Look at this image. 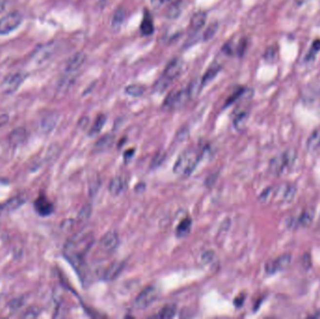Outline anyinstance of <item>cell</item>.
Wrapping results in <instances>:
<instances>
[{
  "mask_svg": "<svg viewBox=\"0 0 320 319\" xmlns=\"http://www.w3.org/2000/svg\"><path fill=\"white\" fill-rule=\"evenodd\" d=\"M94 241L95 237L92 231L80 230L67 241L64 247V255L73 266L80 267Z\"/></svg>",
  "mask_w": 320,
  "mask_h": 319,
  "instance_id": "obj_1",
  "label": "cell"
},
{
  "mask_svg": "<svg viewBox=\"0 0 320 319\" xmlns=\"http://www.w3.org/2000/svg\"><path fill=\"white\" fill-rule=\"evenodd\" d=\"M200 153L197 148H188L180 155L176 161L173 171L180 176H188L194 171L200 160Z\"/></svg>",
  "mask_w": 320,
  "mask_h": 319,
  "instance_id": "obj_2",
  "label": "cell"
},
{
  "mask_svg": "<svg viewBox=\"0 0 320 319\" xmlns=\"http://www.w3.org/2000/svg\"><path fill=\"white\" fill-rule=\"evenodd\" d=\"M295 160L296 154L292 150H286L271 160L269 165L270 171L277 176L282 175L292 167Z\"/></svg>",
  "mask_w": 320,
  "mask_h": 319,
  "instance_id": "obj_3",
  "label": "cell"
},
{
  "mask_svg": "<svg viewBox=\"0 0 320 319\" xmlns=\"http://www.w3.org/2000/svg\"><path fill=\"white\" fill-rule=\"evenodd\" d=\"M190 99L191 98L187 88H184L180 91L171 92L163 102V108L168 111L182 108L188 102Z\"/></svg>",
  "mask_w": 320,
  "mask_h": 319,
  "instance_id": "obj_4",
  "label": "cell"
},
{
  "mask_svg": "<svg viewBox=\"0 0 320 319\" xmlns=\"http://www.w3.org/2000/svg\"><path fill=\"white\" fill-rule=\"evenodd\" d=\"M23 20L21 13L12 12L0 18V35H7L15 30Z\"/></svg>",
  "mask_w": 320,
  "mask_h": 319,
  "instance_id": "obj_5",
  "label": "cell"
},
{
  "mask_svg": "<svg viewBox=\"0 0 320 319\" xmlns=\"http://www.w3.org/2000/svg\"><path fill=\"white\" fill-rule=\"evenodd\" d=\"M158 295V288L155 285H149L138 295L134 301V306L139 310H143L150 306L151 303L156 300Z\"/></svg>",
  "mask_w": 320,
  "mask_h": 319,
  "instance_id": "obj_6",
  "label": "cell"
},
{
  "mask_svg": "<svg viewBox=\"0 0 320 319\" xmlns=\"http://www.w3.org/2000/svg\"><path fill=\"white\" fill-rule=\"evenodd\" d=\"M297 192V189L295 185L286 183V184H281L279 186H275L274 189V197L273 199H279L281 203H289L293 200L295 195Z\"/></svg>",
  "mask_w": 320,
  "mask_h": 319,
  "instance_id": "obj_7",
  "label": "cell"
},
{
  "mask_svg": "<svg viewBox=\"0 0 320 319\" xmlns=\"http://www.w3.org/2000/svg\"><path fill=\"white\" fill-rule=\"evenodd\" d=\"M291 259H292V257L288 253L281 255L280 257L276 258L273 261L267 263L265 266V271L267 274H269L278 273V272L286 269V267H288V265L291 262Z\"/></svg>",
  "mask_w": 320,
  "mask_h": 319,
  "instance_id": "obj_8",
  "label": "cell"
},
{
  "mask_svg": "<svg viewBox=\"0 0 320 319\" xmlns=\"http://www.w3.org/2000/svg\"><path fill=\"white\" fill-rule=\"evenodd\" d=\"M119 236L115 230H110L105 233L100 241L101 250L107 253H112L118 247Z\"/></svg>",
  "mask_w": 320,
  "mask_h": 319,
  "instance_id": "obj_9",
  "label": "cell"
},
{
  "mask_svg": "<svg viewBox=\"0 0 320 319\" xmlns=\"http://www.w3.org/2000/svg\"><path fill=\"white\" fill-rule=\"evenodd\" d=\"M23 75L22 73H15L7 76L2 81V90L7 94H12L16 91L23 82Z\"/></svg>",
  "mask_w": 320,
  "mask_h": 319,
  "instance_id": "obj_10",
  "label": "cell"
},
{
  "mask_svg": "<svg viewBox=\"0 0 320 319\" xmlns=\"http://www.w3.org/2000/svg\"><path fill=\"white\" fill-rule=\"evenodd\" d=\"M182 70H183V63L181 60L176 58L168 64L162 75L171 80H173L181 74Z\"/></svg>",
  "mask_w": 320,
  "mask_h": 319,
  "instance_id": "obj_11",
  "label": "cell"
},
{
  "mask_svg": "<svg viewBox=\"0 0 320 319\" xmlns=\"http://www.w3.org/2000/svg\"><path fill=\"white\" fill-rule=\"evenodd\" d=\"M124 269H125V263L123 261H115L113 264H111L104 272L103 279L109 282L114 281L121 274Z\"/></svg>",
  "mask_w": 320,
  "mask_h": 319,
  "instance_id": "obj_12",
  "label": "cell"
},
{
  "mask_svg": "<svg viewBox=\"0 0 320 319\" xmlns=\"http://www.w3.org/2000/svg\"><path fill=\"white\" fill-rule=\"evenodd\" d=\"M86 59V55L83 52L76 53L70 57L66 66V71L68 73H72L77 71L84 64Z\"/></svg>",
  "mask_w": 320,
  "mask_h": 319,
  "instance_id": "obj_13",
  "label": "cell"
},
{
  "mask_svg": "<svg viewBox=\"0 0 320 319\" xmlns=\"http://www.w3.org/2000/svg\"><path fill=\"white\" fill-rule=\"evenodd\" d=\"M127 188V179L126 177L118 176L115 177L109 185V190L111 194L114 196H119L124 193Z\"/></svg>",
  "mask_w": 320,
  "mask_h": 319,
  "instance_id": "obj_14",
  "label": "cell"
},
{
  "mask_svg": "<svg viewBox=\"0 0 320 319\" xmlns=\"http://www.w3.org/2000/svg\"><path fill=\"white\" fill-rule=\"evenodd\" d=\"M58 120V114L50 113L44 115L40 123V128L43 133H50L57 125Z\"/></svg>",
  "mask_w": 320,
  "mask_h": 319,
  "instance_id": "obj_15",
  "label": "cell"
},
{
  "mask_svg": "<svg viewBox=\"0 0 320 319\" xmlns=\"http://www.w3.org/2000/svg\"><path fill=\"white\" fill-rule=\"evenodd\" d=\"M35 210L40 216L47 217L53 213V204L46 199L45 197H40L34 203Z\"/></svg>",
  "mask_w": 320,
  "mask_h": 319,
  "instance_id": "obj_16",
  "label": "cell"
},
{
  "mask_svg": "<svg viewBox=\"0 0 320 319\" xmlns=\"http://www.w3.org/2000/svg\"><path fill=\"white\" fill-rule=\"evenodd\" d=\"M55 49H56V46L54 45V43H49V44L41 46L35 53V59L38 62H40V63L44 62L53 56V54L55 52Z\"/></svg>",
  "mask_w": 320,
  "mask_h": 319,
  "instance_id": "obj_17",
  "label": "cell"
},
{
  "mask_svg": "<svg viewBox=\"0 0 320 319\" xmlns=\"http://www.w3.org/2000/svg\"><path fill=\"white\" fill-rule=\"evenodd\" d=\"M27 136L26 130L23 127H18L12 130V133L9 136V142L12 147H16L20 144H22L25 140Z\"/></svg>",
  "mask_w": 320,
  "mask_h": 319,
  "instance_id": "obj_18",
  "label": "cell"
},
{
  "mask_svg": "<svg viewBox=\"0 0 320 319\" xmlns=\"http://www.w3.org/2000/svg\"><path fill=\"white\" fill-rule=\"evenodd\" d=\"M306 148L310 153H315L320 148V127L315 129L309 136Z\"/></svg>",
  "mask_w": 320,
  "mask_h": 319,
  "instance_id": "obj_19",
  "label": "cell"
},
{
  "mask_svg": "<svg viewBox=\"0 0 320 319\" xmlns=\"http://www.w3.org/2000/svg\"><path fill=\"white\" fill-rule=\"evenodd\" d=\"M207 14L205 12H198L195 13L190 20V27L193 31H199L201 29L206 23Z\"/></svg>",
  "mask_w": 320,
  "mask_h": 319,
  "instance_id": "obj_20",
  "label": "cell"
},
{
  "mask_svg": "<svg viewBox=\"0 0 320 319\" xmlns=\"http://www.w3.org/2000/svg\"><path fill=\"white\" fill-rule=\"evenodd\" d=\"M114 142H115V136L112 134H107V135H104L97 141V143L95 145V149L98 152H104V151H107L108 149L111 148L113 146Z\"/></svg>",
  "mask_w": 320,
  "mask_h": 319,
  "instance_id": "obj_21",
  "label": "cell"
},
{
  "mask_svg": "<svg viewBox=\"0 0 320 319\" xmlns=\"http://www.w3.org/2000/svg\"><path fill=\"white\" fill-rule=\"evenodd\" d=\"M126 18V11L122 8L118 9L116 12H115L113 19H112V29L117 32L120 30L122 24L125 21Z\"/></svg>",
  "mask_w": 320,
  "mask_h": 319,
  "instance_id": "obj_22",
  "label": "cell"
},
{
  "mask_svg": "<svg viewBox=\"0 0 320 319\" xmlns=\"http://www.w3.org/2000/svg\"><path fill=\"white\" fill-rule=\"evenodd\" d=\"M140 30L142 34L145 36H150L154 33L155 27H154V23L152 20V17L148 12H144V17L143 20L141 21L140 24Z\"/></svg>",
  "mask_w": 320,
  "mask_h": 319,
  "instance_id": "obj_23",
  "label": "cell"
},
{
  "mask_svg": "<svg viewBox=\"0 0 320 319\" xmlns=\"http://www.w3.org/2000/svg\"><path fill=\"white\" fill-rule=\"evenodd\" d=\"M191 226H192V220H191V218L190 217L183 218V220L180 222V224L178 225V227H177L176 235L179 238L185 237L190 232Z\"/></svg>",
  "mask_w": 320,
  "mask_h": 319,
  "instance_id": "obj_24",
  "label": "cell"
},
{
  "mask_svg": "<svg viewBox=\"0 0 320 319\" xmlns=\"http://www.w3.org/2000/svg\"><path fill=\"white\" fill-rule=\"evenodd\" d=\"M220 70H221V66H219V65H214V66L210 67L201 79L202 86L208 85L212 80L217 77V75L220 72Z\"/></svg>",
  "mask_w": 320,
  "mask_h": 319,
  "instance_id": "obj_25",
  "label": "cell"
},
{
  "mask_svg": "<svg viewBox=\"0 0 320 319\" xmlns=\"http://www.w3.org/2000/svg\"><path fill=\"white\" fill-rule=\"evenodd\" d=\"M25 200H26V199L23 197V195L22 196H17V197H14V198L11 199L10 200H8L3 205V208H4V210L12 212V211L18 209L20 206L23 205V203L25 202Z\"/></svg>",
  "mask_w": 320,
  "mask_h": 319,
  "instance_id": "obj_26",
  "label": "cell"
},
{
  "mask_svg": "<svg viewBox=\"0 0 320 319\" xmlns=\"http://www.w3.org/2000/svg\"><path fill=\"white\" fill-rule=\"evenodd\" d=\"M314 217H315L314 212L311 210H307L301 213V215L296 220V224L300 227H308L313 222Z\"/></svg>",
  "mask_w": 320,
  "mask_h": 319,
  "instance_id": "obj_27",
  "label": "cell"
},
{
  "mask_svg": "<svg viewBox=\"0 0 320 319\" xmlns=\"http://www.w3.org/2000/svg\"><path fill=\"white\" fill-rule=\"evenodd\" d=\"M106 120H107V117L104 114H100V115L98 116V118L96 119L94 125L90 129V133H89L90 136H95V135L99 134L101 131L103 126L106 123Z\"/></svg>",
  "mask_w": 320,
  "mask_h": 319,
  "instance_id": "obj_28",
  "label": "cell"
},
{
  "mask_svg": "<svg viewBox=\"0 0 320 319\" xmlns=\"http://www.w3.org/2000/svg\"><path fill=\"white\" fill-rule=\"evenodd\" d=\"M177 312V307L175 304L166 305L160 310L159 318L160 319H172Z\"/></svg>",
  "mask_w": 320,
  "mask_h": 319,
  "instance_id": "obj_29",
  "label": "cell"
},
{
  "mask_svg": "<svg viewBox=\"0 0 320 319\" xmlns=\"http://www.w3.org/2000/svg\"><path fill=\"white\" fill-rule=\"evenodd\" d=\"M320 51V40L318 39V40H314V41H313L312 45H311V47H310L308 53L306 54V57H305V61H306V62L313 61V60L316 58L317 55H318V53H319Z\"/></svg>",
  "mask_w": 320,
  "mask_h": 319,
  "instance_id": "obj_30",
  "label": "cell"
},
{
  "mask_svg": "<svg viewBox=\"0 0 320 319\" xmlns=\"http://www.w3.org/2000/svg\"><path fill=\"white\" fill-rule=\"evenodd\" d=\"M202 84H201V80H192L189 84V86L187 87L188 89V92H189V95H190V98L191 99H195L197 98L200 93V90L202 88Z\"/></svg>",
  "mask_w": 320,
  "mask_h": 319,
  "instance_id": "obj_31",
  "label": "cell"
},
{
  "mask_svg": "<svg viewBox=\"0 0 320 319\" xmlns=\"http://www.w3.org/2000/svg\"><path fill=\"white\" fill-rule=\"evenodd\" d=\"M172 80L168 79L167 77H165V76L162 75L160 79L156 81L155 86H154V89H155V91L162 93V92L165 91L172 84Z\"/></svg>",
  "mask_w": 320,
  "mask_h": 319,
  "instance_id": "obj_32",
  "label": "cell"
},
{
  "mask_svg": "<svg viewBox=\"0 0 320 319\" xmlns=\"http://www.w3.org/2000/svg\"><path fill=\"white\" fill-rule=\"evenodd\" d=\"M145 91V88L143 85L140 84H131L128 85L126 88V93L127 95L131 96V97H140L143 95V93Z\"/></svg>",
  "mask_w": 320,
  "mask_h": 319,
  "instance_id": "obj_33",
  "label": "cell"
},
{
  "mask_svg": "<svg viewBox=\"0 0 320 319\" xmlns=\"http://www.w3.org/2000/svg\"><path fill=\"white\" fill-rule=\"evenodd\" d=\"M248 116H249V114L247 112H240V114H237L234 119V126L238 130L242 129L248 120Z\"/></svg>",
  "mask_w": 320,
  "mask_h": 319,
  "instance_id": "obj_34",
  "label": "cell"
},
{
  "mask_svg": "<svg viewBox=\"0 0 320 319\" xmlns=\"http://www.w3.org/2000/svg\"><path fill=\"white\" fill-rule=\"evenodd\" d=\"M218 28H219V24L218 23H211L206 28L205 32L203 34V40H210L211 39H213L215 37V35L217 34Z\"/></svg>",
  "mask_w": 320,
  "mask_h": 319,
  "instance_id": "obj_35",
  "label": "cell"
},
{
  "mask_svg": "<svg viewBox=\"0 0 320 319\" xmlns=\"http://www.w3.org/2000/svg\"><path fill=\"white\" fill-rule=\"evenodd\" d=\"M181 2L179 3H174V4H172L169 11L167 12V16L171 19H174V18H177L180 13H181Z\"/></svg>",
  "mask_w": 320,
  "mask_h": 319,
  "instance_id": "obj_36",
  "label": "cell"
},
{
  "mask_svg": "<svg viewBox=\"0 0 320 319\" xmlns=\"http://www.w3.org/2000/svg\"><path fill=\"white\" fill-rule=\"evenodd\" d=\"M244 93H245V89H244V88H240V89L236 90V91L233 93V95L230 96L229 99H228L227 103H226V106H229V105H231L232 103L235 102L236 100H238Z\"/></svg>",
  "mask_w": 320,
  "mask_h": 319,
  "instance_id": "obj_37",
  "label": "cell"
},
{
  "mask_svg": "<svg viewBox=\"0 0 320 319\" xmlns=\"http://www.w3.org/2000/svg\"><path fill=\"white\" fill-rule=\"evenodd\" d=\"M276 54H277V51H276V48L275 46H271L269 47L265 54H264V58L268 61V62H272L275 60V57H276Z\"/></svg>",
  "mask_w": 320,
  "mask_h": 319,
  "instance_id": "obj_38",
  "label": "cell"
},
{
  "mask_svg": "<svg viewBox=\"0 0 320 319\" xmlns=\"http://www.w3.org/2000/svg\"><path fill=\"white\" fill-rule=\"evenodd\" d=\"M165 158H166V154L163 153V152H160L159 154H157L155 156V158L152 160V167L153 168H158L159 166H160L163 163Z\"/></svg>",
  "mask_w": 320,
  "mask_h": 319,
  "instance_id": "obj_39",
  "label": "cell"
},
{
  "mask_svg": "<svg viewBox=\"0 0 320 319\" xmlns=\"http://www.w3.org/2000/svg\"><path fill=\"white\" fill-rule=\"evenodd\" d=\"M90 215H91V206H83V208L80 210V212L79 213L78 218H79V220H80V221H84V220H86L88 217H90Z\"/></svg>",
  "mask_w": 320,
  "mask_h": 319,
  "instance_id": "obj_40",
  "label": "cell"
},
{
  "mask_svg": "<svg viewBox=\"0 0 320 319\" xmlns=\"http://www.w3.org/2000/svg\"><path fill=\"white\" fill-rule=\"evenodd\" d=\"M40 314V310L38 308L32 307L29 308L23 316V318L24 319H34V318H37Z\"/></svg>",
  "mask_w": 320,
  "mask_h": 319,
  "instance_id": "obj_41",
  "label": "cell"
},
{
  "mask_svg": "<svg viewBox=\"0 0 320 319\" xmlns=\"http://www.w3.org/2000/svg\"><path fill=\"white\" fill-rule=\"evenodd\" d=\"M246 46H247V41H246V40H244V39L241 40L240 42H239V44L237 46V54H238L240 57H241V56L243 55V53H244V51H245V49H246Z\"/></svg>",
  "mask_w": 320,
  "mask_h": 319,
  "instance_id": "obj_42",
  "label": "cell"
},
{
  "mask_svg": "<svg viewBox=\"0 0 320 319\" xmlns=\"http://www.w3.org/2000/svg\"><path fill=\"white\" fill-rule=\"evenodd\" d=\"M213 259H214V253H213L212 251H207V252H205V253L203 254V256H202V258H201L202 261L204 263H208L210 262V261H212Z\"/></svg>",
  "mask_w": 320,
  "mask_h": 319,
  "instance_id": "obj_43",
  "label": "cell"
},
{
  "mask_svg": "<svg viewBox=\"0 0 320 319\" xmlns=\"http://www.w3.org/2000/svg\"><path fill=\"white\" fill-rule=\"evenodd\" d=\"M223 52H225L226 55H232V53H233L232 45L230 43H226L223 47Z\"/></svg>",
  "mask_w": 320,
  "mask_h": 319,
  "instance_id": "obj_44",
  "label": "cell"
},
{
  "mask_svg": "<svg viewBox=\"0 0 320 319\" xmlns=\"http://www.w3.org/2000/svg\"><path fill=\"white\" fill-rule=\"evenodd\" d=\"M8 120H9L8 115H6V114L1 115V116H0V126L5 125V124L8 122Z\"/></svg>",
  "mask_w": 320,
  "mask_h": 319,
  "instance_id": "obj_45",
  "label": "cell"
},
{
  "mask_svg": "<svg viewBox=\"0 0 320 319\" xmlns=\"http://www.w3.org/2000/svg\"><path fill=\"white\" fill-rule=\"evenodd\" d=\"M6 3H7L6 0H0V13L4 11L6 7Z\"/></svg>",
  "mask_w": 320,
  "mask_h": 319,
  "instance_id": "obj_46",
  "label": "cell"
},
{
  "mask_svg": "<svg viewBox=\"0 0 320 319\" xmlns=\"http://www.w3.org/2000/svg\"><path fill=\"white\" fill-rule=\"evenodd\" d=\"M164 1L169 2L171 5H172V4H174V3H179V2H181V0H164Z\"/></svg>",
  "mask_w": 320,
  "mask_h": 319,
  "instance_id": "obj_47",
  "label": "cell"
},
{
  "mask_svg": "<svg viewBox=\"0 0 320 319\" xmlns=\"http://www.w3.org/2000/svg\"><path fill=\"white\" fill-rule=\"evenodd\" d=\"M296 1H297L298 4H303V3L308 2L309 0H296Z\"/></svg>",
  "mask_w": 320,
  "mask_h": 319,
  "instance_id": "obj_48",
  "label": "cell"
},
{
  "mask_svg": "<svg viewBox=\"0 0 320 319\" xmlns=\"http://www.w3.org/2000/svg\"><path fill=\"white\" fill-rule=\"evenodd\" d=\"M312 318H319L320 319V312H318L316 315H314Z\"/></svg>",
  "mask_w": 320,
  "mask_h": 319,
  "instance_id": "obj_49",
  "label": "cell"
},
{
  "mask_svg": "<svg viewBox=\"0 0 320 319\" xmlns=\"http://www.w3.org/2000/svg\"><path fill=\"white\" fill-rule=\"evenodd\" d=\"M4 210V208H3V205H0V214L2 213V211Z\"/></svg>",
  "mask_w": 320,
  "mask_h": 319,
  "instance_id": "obj_50",
  "label": "cell"
}]
</instances>
